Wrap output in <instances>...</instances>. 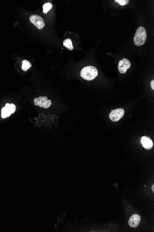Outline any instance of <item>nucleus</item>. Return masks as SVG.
I'll use <instances>...</instances> for the list:
<instances>
[{"label":"nucleus","instance_id":"39448f33","mask_svg":"<svg viewBox=\"0 0 154 232\" xmlns=\"http://www.w3.org/2000/svg\"><path fill=\"white\" fill-rule=\"evenodd\" d=\"M125 114V111L123 109H115L111 112L109 114V118L113 122H118L123 117Z\"/></svg>","mask_w":154,"mask_h":232},{"label":"nucleus","instance_id":"9b49d317","mask_svg":"<svg viewBox=\"0 0 154 232\" xmlns=\"http://www.w3.org/2000/svg\"><path fill=\"white\" fill-rule=\"evenodd\" d=\"M31 66V64L27 60H23L22 62V69L24 71H27Z\"/></svg>","mask_w":154,"mask_h":232},{"label":"nucleus","instance_id":"20e7f679","mask_svg":"<svg viewBox=\"0 0 154 232\" xmlns=\"http://www.w3.org/2000/svg\"><path fill=\"white\" fill-rule=\"evenodd\" d=\"M30 21L31 23L36 26L38 29H42L45 25L44 19L41 16L37 14L31 15L30 17Z\"/></svg>","mask_w":154,"mask_h":232},{"label":"nucleus","instance_id":"dca6fc26","mask_svg":"<svg viewBox=\"0 0 154 232\" xmlns=\"http://www.w3.org/2000/svg\"><path fill=\"white\" fill-rule=\"evenodd\" d=\"M154 185H153V186H152V191H153V192H154Z\"/></svg>","mask_w":154,"mask_h":232},{"label":"nucleus","instance_id":"2eb2a0df","mask_svg":"<svg viewBox=\"0 0 154 232\" xmlns=\"http://www.w3.org/2000/svg\"><path fill=\"white\" fill-rule=\"evenodd\" d=\"M151 87L152 90H154V80H152L151 82Z\"/></svg>","mask_w":154,"mask_h":232},{"label":"nucleus","instance_id":"4468645a","mask_svg":"<svg viewBox=\"0 0 154 232\" xmlns=\"http://www.w3.org/2000/svg\"><path fill=\"white\" fill-rule=\"evenodd\" d=\"M115 2H118L121 6L127 5L129 2V1L128 0H115Z\"/></svg>","mask_w":154,"mask_h":232},{"label":"nucleus","instance_id":"1a4fd4ad","mask_svg":"<svg viewBox=\"0 0 154 232\" xmlns=\"http://www.w3.org/2000/svg\"><path fill=\"white\" fill-rule=\"evenodd\" d=\"M63 44V46L67 48L69 50H72L73 49L72 40L70 39H66L65 40H64Z\"/></svg>","mask_w":154,"mask_h":232},{"label":"nucleus","instance_id":"ddd939ff","mask_svg":"<svg viewBox=\"0 0 154 232\" xmlns=\"http://www.w3.org/2000/svg\"><path fill=\"white\" fill-rule=\"evenodd\" d=\"M5 107L9 109V111L11 114H13L16 110V106L13 103L10 104L9 103H7L5 105Z\"/></svg>","mask_w":154,"mask_h":232},{"label":"nucleus","instance_id":"0eeeda50","mask_svg":"<svg viewBox=\"0 0 154 232\" xmlns=\"http://www.w3.org/2000/svg\"><path fill=\"white\" fill-rule=\"evenodd\" d=\"M141 217L138 214H134L130 218L128 223L130 226L133 228L137 227L140 223Z\"/></svg>","mask_w":154,"mask_h":232},{"label":"nucleus","instance_id":"f8f14e48","mask_svg":"<svg viewBox=\"0 0 154 232\" xmlns=\"http://www.w3.org/2000/svg\"><path fill=\"white\" fill-rule=\"evenodd\" d=\"M53 5L50 3H46L43 5V12L45 13H47L51 9Z\"/></svg>","mask_w":154,"mask_h":232},{"label":"nucleus","instance_id":"f03ea898","mask_svg":"<svg viewBox=\"0 0 154 232\" xmlns=\"http://www.w3.org/2000/svg\"><path fill=\"white\" fill-rule=\"evenodd\" d=\"M147 32L144 27H139L137 30L134 37V43L137 46H141L145 44L147 39Z\"/></svg>","mask_w":154,"mask_h":232},{"label":"nucleus","instance_id":"f257e3e1","mask_svg":"<svg viewBox=\"0 0 154 232\" xmlns=\"http://www.w3.org/2000/svg\"><path fill=\"white\" fill-rule=\"evenodd\" d=\"M98 69L92 66H88L84 68L81 73V76L83 79L88 81L93 80L98 76Z\"/></svg>","mask_w":154,"mask_h":232},{"label":"nucleus","instance_id":"6e6552de","mask_svg":"<svg viewBox=\"0 0 154 232\" xmlns=\"http://www.w3.org/2000/svg\"><path fill=\"white\" fill-rule=\"evenodd\" d=\"M141 142L143 147L147 150H150L153 148L152 140L147 136H143L141 138Z\"/></svg>","mask_w":154,"mask_h":232},{"label":"nucleus","instance_id":"7ed1b4c3","mask_svg":"<svg viewBox=\"0 0 154 232\" xmlns=\"http://www.w3.org/2000/svg\"><path fill=\"white\" fill-rule=\"evenodd\" d=\"M34 102L35 106H39L40 108L43 107L45 109H48L52 104L51 100H48L46 96H40L35 98Z\"/></svg>","mask_w":154,"mask_h":232},{"label":"nucleus","instance_id":"423d86ee","mask_svg":"<svg viewBox=\"0 0 154 232\" xmlns=\"http://www.w3.org/2000/svg\"><path fill=\"white\" fill-rule=\"evenodd\" d=\"M131 64L128 59L123 58L120 61L118 64V69L120 73L124 74L127 73V70L131 67Z\"/></svg>","mask_w":154,"mask_h":232},{"label":"nucleus","instance_id":"9d476101","mask_svg":"<svg viewBox=\"0 0 154 232\" xmlns=\"http://www.w3.org/2000/svg\"><path fill=\"white\" fill-rule=\"evenodd\" d=\"M11 114L9 111V109L6 107H3L1 111L2 117V118H6L9 117Z\"/></svg>","mask_w":154,"mask_h":232}]
</instances>
